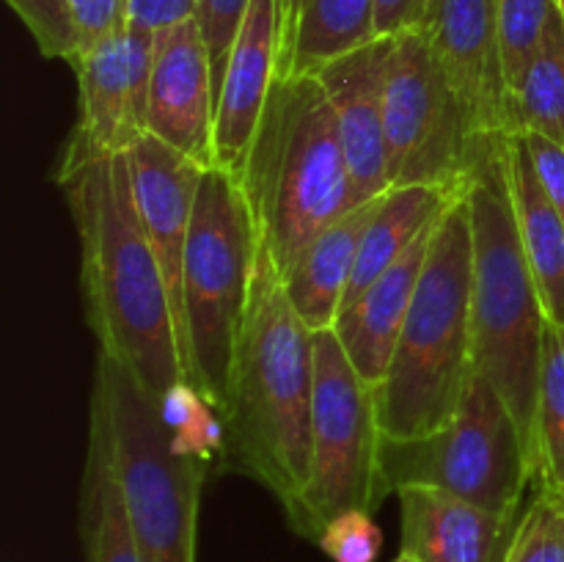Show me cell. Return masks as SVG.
Returning a JSON list of instances; mask_svg holds the SVG:
<instances>
[{
	"instance_id": "1",
	"label": "cell",
	"mask_w": 564,
	"mask_h": 562,
	"mask_svg": "<svg viewBox=\"0 0 564 562\" xmlns=\"http://www.w3.org/2000/svg\"><path fill=\"white\" fill-rule=\"evenodd\" d=\"M80 242L86 323L152 402L185 380L174 309L143 231L127 154L86 165L61 182Z\"/></svg>"
},
{
	"instance_id": "2",
	"label": "cell",
	"mask_w": 564,
	"mask_h": 562,
	"mask_svg": "<svg viewBox=\"0 0 564 562\" xmlns=\"http://www.w3.org/2000/svg\"><path fill=\"white\" fill-rule=\"evenodd\" d=\"M314 331L292 306L273 264L259 253L251 303L220 408L224 472L264 485L290 507L312 472Z\"/></svg>"
},
{
	"instance_id": "3",
	"label": "cell",
	"mask_w": 564,
	"mask_h": 562,
	"mask_svg": "<svg viewBox=\"0 0 564 562\" xmlns=\"http://www.w3.org/2000/svg\"><path fill=\"white\" fill-rule=\"evenodd\" d=\"M237 180L259 253L284 281L297 253L356 207L339 121L317 75L275 77Z\"/></svg>"
},
{
	"instance_id": "4",
	"label": "cell",
	"mask_w": 564,
	"mask_h": 562,
	"mask_svg": "<svg viewBox=\"0 0 564 562\" xmlns=\"http://www.w3.org/2000/svg\"><path fill=\"white\" fill-rule=\"evenodd\" d=\"M463 196L474 246V372H482L505 397L534 468V417L549 314L518 235L507 182V138L485 149Z\"/></svg>"
},
{
	"instance_id": "5",
	"label": "cell",
	"mask_w": 564,
	"mask_h": 562,
	"mask_svg": "<svg viewBox=\"0 0 564 562\" xmlns=\"http://www.w3.org/2000/svg\"><path fill=\"white\" fill-rule=\"evenodd\" d=\"M474 246L466 196L438 218L389 372L378 386L383 439H422L444 428L474 375Z\"/></svg>"
},
{
	"instance_id": "6",
	"label": "cell",
	"mask_w": 564,
	"mask_h": 562,
	"mask_svg": "<svg viewBox=\"0 0 564 562\" xmlns=\"http://www.w3.org/2000/svg\"><path fill=\"white\" fill-rule=\"evenodd\" d=\"M88 419L102 430L141 562H196V523L209 463L171 450L158 402L105 353Z\"/></svg>"
},
{
	"instance_id": "7",
	"label": "cell",
	"mask_w": 564,
	"mask_h": 562,
	"mask_svg": "<svg viewBox=\"0 0 564 562\" xmlns=\"http://www.w3.org/2000/svg\"><path fill=\"white\" fill-rule=\"evenodd\" d=\"M259 242L240 180L220 165L202 176L185 253V380L220 413L253 290Z\"/></svg>"
},
{
	"instance_id": "8",
	"label": "cell",
	"mask_w": 564,
	"mask_h": 562,
	"mask_svg": "<svg viewBox=\"0 0 564 562\" xmlns=\"http://www.w3.org/2000/svg\"><path fill=\"white\" fill-rule=\"evenodd\" d=\"M380 483L386 496L430 488L496 512H518L534 485V468L505 397L482 372H474L460 408L444 428L422 439H383Z\"/></svg>"
},
{
	"instance_id": "9",
	"label": "cell",
	"mask_w": 564,
	"mask_h": 562,
	"mask_svg": "<svg viewBox=\"0 0 564 562\" xmlns=\"http://www.w3.org/2000/svg\"><path fill=\"white\" fill-rule=\"evenodd\" d=\"M380 444L378 389L356 372L334 328L314 331L312 472L284 507L292 532L317 543L339 512L378 510L386 499Z\"/></svg>"
},
{
	"instance_id": "10",
	"label": "cell",
	"mask_w": 564,
	"mask_h": 562,
	"mask_svg": "<svg viewBox=\"0 0 564 562\" xmlns=\"http://www.w3.org/2000/svg\"><path fill=\"white\" fill-rule=\"evenodd\" d=\"M386 174L391 187L463 191L485 147L419 31L394 36L386 69Z\"/></svg>"
},
{
	"instance_id": "11",
	"label": "cell",
	"mask_w": 564,
	"mask_h": 562,
	"mask_svg": "<svg viewBox=\"0 0 564 562\" xmlns=\"http://www.w3.org/2000/svg\"><path fill=\"white\" fill-rule=\"evenodd\" d=\"M154 36L124 25L75 61L77 119L55 160L64 182L97 160L127 154L147 132Z\"/></svg>"
},
{
	"instance_id": "12",
	"label": "cell",
	"mask_w": 564,
	"mask_h": 562,
	"mask_svg": "<svg viewBox=\"0 0 564 562\" xmlns=\"http://www.w3.org/2000/svg\"><path fill=\"white\" fill-rule=\"evenodd\" d=\"M416 31L460 97L474 136L485 147L516 136L499 0H427Z\"/></svg>"
},
{
	"instance_id": "13",
	"label": "cell",
	"mask_w": 564,
	"mask_h": 562,
	"mask_svg": "<svg viewBox=\"0 0 564 562\" xmlns=\"http://www.w3.org/2000/svg\"><path fill=\"white\" fill-rule=\"evenodd\" d=\"M135 191L138 213H141L143 231L152 246L154 259L163 270L165 287L174 309L176 339H180L182 372L187 361L185 342V309H182V281H185V253L191 240L193 209H196L198 185L207 171L198 160L176 152L174 147L143 132L127 152Z\"/></svg>"
},
{
	"instance_id": "14",
	"label": "cell",
	"mask_w": 564,
	"mask_h": 562,
	"mask_svg": "<svg viewBox=\"0 0 564 562\" xmlns=\"http://www.w3.org/2000/svg\"><path fill=\"white\" fill-rule=\"evenodd\" d=\"M147 132L176 152L215 165V83L198 20L154 33Z\"/></svg>"
},
{
	"instance_id": "15",
	"label": "cell",
	"mask_w": 564,
	"mask_h": 562,
	"mask_svg": "<svg viewBox=\"0 0 564 562\" xmlns=\"http://www.w3.org/2000/svg\"><path fill=\"white\" fill-rule=\"evenodd\" d=\"M391 50H394V36H378L375 42L314 72L339 121L356 204L391 191L389 174H386L383 130L386 69H389Z\"/></svg>"
},
{
	"instance_id": "16",
	"label": "cell",
	"mask_w": 564,
	"mask_h": 562,
	"mask_svg": "<svg viewBox=\"0 0 564 562\" xmlns=\"http://www.w3.org/2000/svg\"><path fill=\"white\" fill-rule=\"evenodd\" d=\"M279 0H251L215 102V165L240 174L279 77Z\"/></svg>"
},
{
	"instance_id": "17",
	"label": "cell",
	"mask_w": 564,
	"mask_h": 562,
	"mask_svg": "<svg viewBox=\"0 0 564 562\" xmlns=\"http://www.w3.org/2000/svg\"><path fill=\"white\" fill-rule=\"evenodd\" d=\"M402 551L416 562H507L523 510L496 512L430 488L397 490Z\"/></svg>"
},
{
	"instance_id": "18",
	"label": "cell",
	"mask_w": 564,
	"mask_h": 562,
	"mask_svg": "<svg viewBox=\"0 0 564 562\" xmlns=\"http://www.w3.org/2000/svg\"><path fill=\"white\" fill-rule=\"evenodd\" d=\"M435 224L427 226L419 240L394 264H389L356 301L347 303L334 323V334L339 336L347 358L372 389H378L389 372L397 339H400L424 262H427Z\"/></svg>"
},
{
	"instance_id": "19",
	"label": "cell",
	"mask_w": 564,
	"mask_h": 562,
	"mask_svg": "<svg viewBox=\"0 0 564 562\" xmlns=\"http://www.w3.org/2000/svg\"><path fill=\"white\" fill-rule=\"evenodd\" d=\"M383 196L356 204L345 215L330 220L286 270V295L312 331L334 328L336 317L345 306L347 290H350L364 235H367L369 220L378 213Z\"/></svg>"
},
{
	"instance_id": "20",
	"label": "cell",
	"mask_w": 564,
	"mask_h": 562,
	"mask_svg": "<svg viewBox=\"0 0 564 562\" xmlns=\"http://www.w3.org/2000/svg\"><path fill=\"white\" fill-rule=\"evenodd\" d=\"M507 182L523 253L549 323L564 325V220L534 174L521 132L507 138Z\"/></svg>"
},
{
	"instance_id": "21",
	"label": "cell",
	"mask_w": 564,
	"mask_h": 562,
	"mask_svg": "<svg viewBox=\"0 0 564 562\" xmlns=\"http://www.w3.org/2000/svg\"><path fill=\"white\" fill-rule=\"evenodd\" d=\"M460 193L463 191H446V187L430 185H408L386 191V196L380 198L378 213L369 220V229L364 235L345 306L356 301L389 264H394L419 240V235L446 213V207Z\"/></svg>"
},
{
	"instance_id": "22",
	"label": "cell",
	"mask_w": 564,
	"mask_h": 562,
	"mask_svg": "<svg viewBox=\"0 0 564 562\" xmlns=\"http://www.w3.org/2000/svg\"><path fill=\"white\" fill-rule=\"evenodd\" d=\"M80 540L86 562H141L108 444L91 419L80 483Z\"/></svg>"
},
{
	"instance_id": "23",
	"label": "cell",
	"mask_w": 564,
	"mask_h": 562,
	"mask_svg": "<svg viewBox=\"0 0 564 562\" xmlns=\"http://www.w3.org/2000/svg\"><path fill=\"white\" fill-rule=\"evenodd\" d=\"M50 61L75 64L94 44L127 25L130 0H6Z\"/></svg>"
},
{
	"instance_id": "24",
	"label": "cell",
	"mask_w": 564,
	"mask_h": 562,
	"mask_svg": "<svg viewBox=\"0 0 564 562\" xmlns=\"http://www.w3.org/2000/svg\"><path fill=\"white\" fill-rule=\"evenodd\" d=\"M375 9L378 0H308L281 77L314 75L330 61L375 42Z\"/></svg>"
},
{
	"instance_id": "25",
	"label": "cell",
	"mask_w": 564,
	"mask_h": 562,
	"mask_svg": "<svg viewBox=\"0 0 564 562\" xmlns=\"http://www.w3.org/2000/svg\"><path fill=\"white\" fill-rule=\"evenodd\" d=\"M516 132H538L564 147V3L512 91Z\"/></svg>"
},
{
	"instance_id": "26",
	"label": "cell",
	"mask_w": 564,
	"mask_h": 562,
	"mask_svg": "<svg viewBox=\"0 0 564 562\" xmlns=\"http://www.w3.org/2000/svg\"><path fill=\"white\" fill-rule=\"evenodd\" d=\"M534 485L564 501V325L549 323L534 417Z\"/></svg>"
},
{
	"instance_id": "27",
	"label": "cell",
	"mask_w": 564,
	"mask_h": 562,
	"mask_svg": "<svg viewBox=\"0 0 564 562\" xmlns=\"http://www.w3.org/2000/svg\"><path fill=\"white\" fill-rule=\"evenodd\" d=\"M564 0H499L501 44H505V66L510 94L516 91L523 69L538 53L540 39L549 28L551 17Z\"/></svg>"
},
{
	"instance_id": "28",
	"label": "cell",
	"mask_w": 564,
	"mask_h": 562,
	"mask_svg": "<svg viewBox=\"0 0 564 562\" xmlns=\"http://www.w3.org/2000/svg\"><path fill=\"white\" fill-rule=\"evenodd\" d=\"M507 562H564V501L538 490L523 510Z\"/></svg>"
},
{
	"instance_id": "29",
	"label": "cell",
	"mask_w": 564,
	"mask_h": 562,
	"mask_svg": "<svg viewBox=\"0 0 564 562\" xmlns=\"http://www.w3.org/2000/svg\"><path fill=\"white\" fill-rule=\"evenodd\" d=\"M317 545L334 562H375L383 545V532L375 523L372 512L345 510L330 518Z\"/></svg>"
},
{
	"instance_id": "30",
	"label": "cell",
	"mask_w": 564,
	"mask_h": 562,
	"mask_svg": "<svg viewBox=\"0 0 564 562\" xmlns=\"http://www.w3.org/2000/svg\"><path fill=\"white\" fill-rule=\"evenodd\" d=\"M251 0H198L196 20L204 33V42L209 50V64H213V83H215V102H218L220 80H224L226 64H229L231 47L240 33L246 11Z\"/></svg>"
},
{
	"instance_id": "31",
	"label": "cell",
	"mask_w": 564,
	"mask_h": 562,
	"mask_svg": "<svg viewBox=\"0 0 564 562\" xmlns=\"http://www.w3.org/2000/svg\"><path fill=\"white\" fill-rule=\"evenodd\" d=\"M521 138L527 143L529 160H532L545 196L551 198L564 220V147L551 138L538 136V132H521Z\"/></svg>"
},
{
	"instance_id": "32",
	"label": "cell",
	"mask_w": 564,
	"mask_h": 562,
	"mask_svg": "<svg viewBox=\"0 0 564 562\" xmlns=\"http://www.w3.org/2000/svg\"><path fill=\"white\" fill-rule=\"evenodd\" d=\"M198 0H130L127 3V25L143 33H160L171 25L193 20Z\"/></svg>"
},
{
	"instance_id": "33",
	"label": "cell",
	"mask_w": 564,
	"mask_h": 562,
	"mask_svg": "<svg viewBox=\"0 0 564 562\" xmlns=\"http://www.w3.org/2000/svg\"><path fill=\"white\" fill-rule=\"evenodd\" d=\"M424 6L427 0H378V9H375L378 36H400L405 31H416Z\"/></svg>"
},
{
	"instance_id": "34",
	"label": "cell",
	"mask_w": 564,
	"mask_h": 562,
	"mask_svg": "<svg viewBox=\"0 0 564 562\" xmlns=\"http://www.w3.org/2000/svg\"><path fill=\"white\" fill-rule=\"evenodd\" d=\"M308 0H279V28H281V53H279V75L284 72L286 61H290L292 47H295L297 28H301V17L306 11Z\"/></svg>"
},
{
	"instance_id": "35",
	"label": "cell",
	"mask_w": 564,
	"mask_h": 562,
	"mask_svg": "<svg viewBox=\"0 0 564 562\" xmlns=\"http://www.w3.org/2000/svg\"><path fill=\"white\" fill-rule=\"evenodd\" d=\"M394 562H416V560H411V556H408V554H400Z\"/></svg>"
}]
</instances>
